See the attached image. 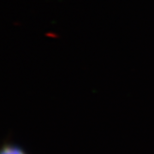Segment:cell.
Masks as SVG:
<instances>
[{"label": "cell", "mask_w": 154, "mask_h": 154, "mask_svg": "<svg viewBox=\"0 0 154 154\" xmlns=\"http://www.w3.org/2000/svg\"><path fill=\"white\" fill-rule=\"evenodd\" d=\"M0 154H28L20 146L11 141H5L0 145Z\"/></svg>", "instance_id": "6da1fadb"}]
</instances>
